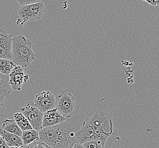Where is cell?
Masks as SVG:
<instances>
[{
	"mask_svg": "<svg viewBox=\"0 0 159 148\" xmlns=\"http://www.w3.org/2000/svg\"><path fill=\"white\" fill-rule=\"evenodd\" d=\"M2 129L7 132L22 137V131L14 119H4L2 121Z\"/></svg>",
	"mask_w": 159,
	"mask_h": 148,
	"instance_id": "13",
	"label": "cell"
},
{
	"mask_svg": "<svg viewBox=\"0 0 159 148\" xmlns=\"http://www.w3.org/2000/svg\"><path fill=\"white\" fill-rule=\"evenodd\" d=\"M21 137L24 145H29L40 140L38 131L34 129L23 131Z\"/></svg>",
	"mask_w": 159,
	"mask_h": 148,
	"instance_id": "15",
	"label": "cell"
},
{
	"mask_svg": "<svg viewBox=\"0 0 159 148\" xmlns=\"http://www.w3.org/2000/svg\"><path fill=\"white\" fill-rule=\"evenodd\" d=\"M153 2H154V5L155 6H159V0H153Z\"/></svg>",
	"mask_w": 159,
	"mask_h": 148,
	"instance_id": "24",
	"label": "cell"
},
{
	"mask_svg": "<svg viewBox=\"0 0 159 148\" xmlns=\"http://www.w3.org/2000/svg\"><path fill=\"white\" fill-rule=\"evenodd\" d=\"M0 135L9 147H23L24 146L21 137L0 129Z\"/></svg>",
	"mask_w": 159,
	"mask_h": 148,
	"instance_id": "12",
	"label": "cell"
},
{
	"mask_svg": "<svg viewBox=\"0 0 159 148\" xmlns=\"http://www.w3.org/2000/svg\"><path fill=\"white\" fill-rule=\"evenodd\" d=\"M67 148H85L83 146L82 144H80L78 142H74L71 145H70Z\"/></svg>",
	"mask_w": 159,
	"mask_h": 148,
	"instance_id": "21",
	"label": "cell"
},
{
	"mask_svg": "<svg viewBox=\"0 0 159 148\" xmlns=\"http://www.w3.org/2000/svg\"><path fill=\"white\" fill-rule=\"evenodd\" d=\"M20 111L29 120L32 129L38 132L43 129V113L35 106L33 101L27 102L25 106L20 108Z\"/></svg>",
	"mask_w": 159,
	"mask_h": 148,
	"instance_id": "6",
	"label": "cell"
},
{
	"mask_svg": "<svg viewBox=\"0 0 159 148\" xmlns=\"http://www.w3.org/2000/svg\"><path fill=\"white\" fill-rule=\"evenodd\" d=\"M56 97L49 91H44L36 95L34 104L43 113L55 107Z\"/></svg>",
	"mask_w": 159,
	"mask_h": 148,
	"instance_id": "7",
	"label": "cell"
},
{
	"mask_svg": "<svg viewBox=\"0 0 159 148\" xmlns=\"http://www.w3.org/2000/svg\"><path fill=\"white\" fill-rule=\"evenodd\" d=\"M0 148H10L1 135H0Z\"/></svg>",
	"mask_w": 159,
	"mask_h": 148,
	"instance_id": "22",
	"label": "cell"
},
{
	"mask_svg": "<svg viewBox=\"0 0 159 148\" xmlns=\"http://www.w3.org/2000/svg\"><path fill=\"white\" fill-rule=\"evenodd\" d=\"M16 2L20 6H25L27 5H31L33 3H38L42 2V0H16Z\"/></svg>",
	"mask_w": 159,
	"mask_h": 148,
	"instance_id": "20",
	"label": "cell"
},
{
	"mask_svg": "<svg viewBox=\"0 0 159 148\" xmlns=\"http://www.w3.org/2000/svg\"><path fill=\"white\" fill-rule=\"evenodd\" d=\"M11 91L9 76L0 73V95L6 98L9 96Z\"/></svg>",
	"mask_w": 159,
	"mask_h": 148,
	"instance_id": "14",
	"label": "cell"
},
{
	"mask_svg": "<svg viewBox=\"0 0 159 148\" xmlns=\"http://www.w3.org/2000/svg\"><path fill=\"white\" fill-rule=\"evenodd\" d=\"M89 124L100 141L105 144L109 137L113 134V125L111 116L107 113L99 111L89 119Z\"/></svg>",
	"mask_w": 159,
	"mask_h": 148,
	"instance_id": "3",
	"label": "cell"
},
{
	"mask_svg": "<svg viewBox=\"0 0 159 148\" xmlns=\"http://www.w3.org/2000/svg\"><path fill=\"white\" fill-rule=\"evenodd\" d=\"M9 77L12 91H19L22 90L23 84L29 80V75L25 74L23 68L16 65L11 71Z\"/></svg>",
	"mask_w": 159,
	"mask_h": 148,
	"instance_id": "8",
	"label": "cell"
},
{
	"mask_svg": "<svg viewBox=\"0 0 159 148\" xmlns=\"http://www.w3.org/2000/svg\"><path fill=\"white\" fill-rule=\"evenodd\" d=\"M44 10V3L42 2L20 6L18 10L19 18L16 19V25L23 26L25 23L32 22L41 19Z\"/></svg>",
	"mask_w": 159,
	"mask_h": 148,
	"instance_id": "5",
	"label": "cell"
},
{
	"mask_svg": "<svg viewBox=\"0 0 159 148\" xmlns=\"http://www.w3.org/2000/svg\"><path fill=\"white\" fill-rule=\"evenodd\" d=\"M89 117H88L84 119L81 129L75 133L76 141L80 144H83V143L92 140H99L89 124Z\"/></svg>",
	"mask_w": 159,
	"mask_h": 148,
	"instance_id": "10",
	"label": "cell"
},
{
	"mask_svg": "<svg viewBox=\"0 0 159 148\" xmlns=\"http://www.w3.org/2000/svg\"><path fill=\"white\" fill-rule=\"evenodd\" d=\"M23 148H52L45 144L44 142L39 140L37 141L34 142L29 145H24Z\"/></svg>",
	"mask_w": 159,
	"mask_h": 148,
	"instance_id": "19",
	"label": "cell"
},
{
	"mask_svg": "<svg viewBox=\"0 0 159 148\" xmlns=\"http://www.w3.org/2000/svg\"><path fill=\"white\" fill-rule=\"evenodd\" d=\"M4 101H5V98L0 95V108L4 106Z\"/></svg>",
	"mask_w": 159,
	"mask_h": 148,
	"instance_id": "23",
	"label": "cell"
},
{
	"mask_svg": "<svg viewBox=\"0 0 159 148\" xmlns=\"http://www.w3.org/2000/svg\"><path fill=\"white\" fill-rule=\"evenodd\" d=\"M10 148H23V147H10Z\"/></svg>",
	"mask_w": 159,
	"mask_h": 148,
	"instance_id": "25",
	"label": "cell"
},
{
	"mask_svg": "<svg viewBox=\"0 0 159 148\" xmlns=\"http://www.w3.org/2000/svg\"><path fill=\"white\" fill-rule=\"evenodd\" d=\"M14 118L22 132L33 129L30 123L29 122V120L25 118V116L20 112L14 113Z\"/></svg>",
	"mask_w": 159,
	"mask_h": 148,
	"instance_id": "16",
	"label": "cell"
},
{
	"mask_svg": "<svg viewBox=\"0 0 159 148\" xmlns=\"http://www.w3.org/2000/svg\"><path fill=\"white\" fill-rule=\"evenodd\" d=\"M39 135L40 140L52 148H67L77 142L73 126L66 121L43 128L39 132Z\"/></svg>",
	"mask_w": 159,
	"mask_h": 148,
	"instance_id": "1",
	"label": "cell"
},
{
	"mask_svg": "<svg viewBox=\"0 0 159 148\" xmlns=\"http://www.w3.org/2000/svg\"><path fill=\"white\" fill-rule=\"evenodd\" d=\"M55 107L66 119L75 115L78 109L75 97L67 89L59 91L56 97Z\"/></svg>",
	"mask_w": 159,
	"mask_h": 148,
	"instance_id": "4",
	"label": "cell"
},
{
	"mask_svg": "<svg viewBox=\"0 0 159 148\" xmlns=\"http://www.w3.org/2000/svg\"><path fill=\"white\" fill-rule=\"evenodd\" d=\"M16 66L13 61L0 58V73L1 74L9 76L11 71Z\"/></svg>",
	"mask_w": 159,
	"mask_h": 148,
	"instance_id": "17",
	"label": "cell"
},
{
	"mask_svg": "<svg viewBox=\"0 0 159 148\" xmlns=\"http://www.w3.org/2000/svg\"><path fill=\"white\" fill-rule=\"evenodd\" d=\"M0 58L13 61L12 38L3 29H0Z\"/></svg>",
	"mask_w": 159,
	"mask_h": 148,
	"instance_id": "9",
	"label": "cell"
},
{
	"mask_svg": "<svg viewBox=\"0 0 159 148\" xmlns=\"http://www.w3.org/2000/svg\"><path fill=\"white\" fill-rule=\"evenodd\" d=\"M85 148H104L105 144L99 140H92L83 143Z\"/></svg>",
	"mask_w": 159,
	"mask_h": 148,
	"instance_id": "18",
	"label": "cell"
},
{
	"mask_svg": "<svg viewBox=\"0 0 159 148\" xmlns=\"http://www.w3.org/2000/svg\"><path fill=\"white\" fill-rule=\"evenodd\" d=\"M12 55L14 63L22 68L28 67L36 59L32 42L21 35L12 38Z\"/></svg>",
	"mask_w": 159,
	"mask_h": 148,
	"instance_id": "2",
	"label": "cell"
},
{
	"mask_svg": "<svg viewBox=\"0 0 159 148\" xmlns=\"http://www.w3.org/2000/svg\"><path fill=\"white\" fill-rule=\"evenodd\" d=\"M66 118L59 112L56 107H54L43 113V128L57 125L64 122Z\"/></svg>",
	"mask_w": 159,
	"mask_h": 148,
	"instance_id": "11",
	"label": "cell"
}]
</instances>
